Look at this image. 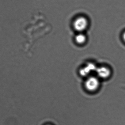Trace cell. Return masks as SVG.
Here are the masks:
<instances>
[{
  "label": "cell",
  "instance_id": "6da1fadb",
  "mask_svg": "<svg viewBox=\"0 0 125 125\" xmlns=\"http://www.w3.org/2000/svg\"><path fill=\"white\" fill-rule=\"evenodd\" d=\"M88 25L87 19L85 17L80 16L75 19L73 26L75 30L81 33L87 28Z\"/></svg>",
  "mask_w": 125,
  "mask_h": 125
},
{
  "label": "cell",
  "instance_id": "7a4b0ae2",
  "mask_svg": "<svg viewBox=\"0 0 125 125\" xmlns=\"http://www.w3.org/2000/svg\"><path fill=\"white\" fill-rule=\"evenodd\" d=\"M98 78L95 76H90L85 81L84 86L87 91L91 92L96 91L100 86Z\"/></svg>",
  "mask_w": 125,
  "mask_h": 125
},
{
  "label": "cell",
  "instance_id": "3957f363",
  "mask_svg": "<svg viewBox=\"0 0 125 125\" xmlns=\"http://www.w3.org/2000/svg\"><path fill=\"white\" fill-rule=\"evenodd\" d=\"M97 68V67L94 64L92 63H89L85 67L80 70V74L83 76H86L93 71H96Z\"/></svg>",
  "mask_w": 125,
  "mask_h": 125
},
{
  "label": "cell",
  "instance_id": "277c9868",
  "mask_svg": "<svg viewBox=\"0 0 125 125\" xmlns=\"http://www.w3.org/2000/svg\"><path fill=\"white\" fill-rule=\"evenodd\" d=\"M96 72L98 76L101 78H106L109 77L111 75V71L106 67L97 68Z\"/></svg>",
  "mask_w": 125,
  "mask_h": 125
},
{
  "label": "cell",
  "instance_id": "5b68a950",
  "mask_svg": "<svg viewBox=\"0 0 125 125\" xmlns=\"http://www.w3.org/2000/svg\"><path fill=\"white\" fill-rule=\"evenodd\" d=\"M76 42L79 45H82L86 41V37L83 34L80 33L77 34L75 37Z\"/></svg>",
  "mask_w": 125,
  "mask_h": 125
},
{
  "label": "cell",
  "instance_id": "8992f818",
  "mask_svg": "<svg viewBox=\"0 0 125 125\" xmlns=\"http://www.w3.org/2000/svg\"><path fill=\"white\" fill-rule=\"evenodd\" d=\"M123 38L124 40H125V32L123 34Z\"/></svg>",
  "mask_w": 125,
  "mask_h": 125
}]
</instances>
